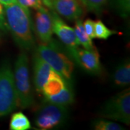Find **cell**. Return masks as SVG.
Wrapping results in <instances>:
<instances>
[{
	"label": "cell",
	"instance_id": "cell-2",
	"mask_svg": "<svg viewBox=\"0 0 130 130\" xmlns=\"http://www.w3.org/2000/svg\"><path fill=\"white\" fill-rule=\"evenodd\" d=\"M36 51L51 67L54 71L66 80H70L74 70L73 60L64 53L58 43L51 39L48 43H41Z\"/></svg>",
	"mask_w": 130,
	"mask_h": 130
},
{
	"label": "cell",
	"instance_id": "cell-25",
	"mask_svg": "<svg viewBox=\"0 0 130 130\" xmlns=\"http://www.w3.org/2000/svg\"><path fill=\"white\" fill-rule=\"evenodd\" d=\"M0 41H1V36H0Z\"/></svg>",
	"mask_w": 130,
	"mask_h": 130
},
{
	"label": "cell",
	"instance_id": "cell-23",
	"mask_svg": "<svg viewBox=\"0 0 130 130\" xmlns=\"http://www.w3.org/2000/svg\"><path fill=\"white\" fill-rule=\"evenodd\" d=\"M0 29L4 31L8 30L6 20H5V12H4V9H3V7H2L1 3H0Z\"/></svg>",
	"mask_w": 130,
	"mask_h": 130
},
{
	"label": "cell",
	"instance_id": "cell-4",
	"mask_svg": "<svg viewBox=\"0 0 130 130\" xmlns=\"http://www.w3.org/2000/svg\"><path fill=\"white\" fill-rule=\"evenodd\" d=\"M13 72L18 106L29 108L33 104V97L29 78L28 57L25 51H23L18 56Z\"/></svg>",
	"mask_w": 130,
	"mask_h": 130
},
{
	"label": "cell",
	"instance_id": "cell-19",
	"mask_svg": "<svg viewBox=\"0 0 130 130\" xmlns=\"http://www.w3.org/2000/svg\"><path fill=\"white\" fill-rule=\"evenodd\" d=\"M93 127L97 130H121L124 128L116 122L105 119H98L93 121Z\"/></svg>",
	"mask_w": 130,
	"mask_h": 130
},
{
	"label": "cell",
	"instance_id": "cell-5",
	"mask_svg": "<svg viewBox=\"0 0 130 130\" xmlns=\"http://www.w3.org/2000/svg\"><path fill=\"white\" fill-rule=\"evenodd\" d=\"M101 116L129 125L130 90L125 89L108 100L100 111Z\"/></svg>",
	"mask_w": 130,
	"mask_h": 130
},
{
	"label": "cell",
	"instance_id": "cell-22",
	"mask_svg": "<svg viewBox=\"0 0 130 130\" xmlns=\"http://www.w3.org/2000/svg\"><path fill=\"white\" fill-rule=\"evenodd\" d=\"M83 27L86 33L92 40L95 38V21L90 19H87L83 23Z\"/></svg>",
	"mask_w": 130,
	"mask_h": 130
},
{
	"label": "cell",
	"instance_id": "cell-9",
	"mask_svg": "<svg viewBox=\"0 0 130 130\" xmlns=\"http://www.w3.org/2000/svg\"><path fill=\"white\" fill-rule=\"evenodd\" d=\"M35 32L42 43H48L52 39L53 20L51 11L43 6L37 9L35 16Z\"/></svg>",
	"mask_w": 130,
	"mask_h": 130
},
{
	"label": "cell",
	"instance_id": "cell-18",
	"mask_svg": "<svg viewBox=\"0 0 130 130\" xmlns=\"http://www.w3.org/2000/svg\"><path fill=\"white\" fill-rule=\"evenodd\" d=\"M117 33L116 31L111 30L107 28L101 20H97L95 22V36L99 39H108L112 35Z\"/></svg>",
	"mask_w": 130,
	"mask_h": 130
},
{
	"label": "cell",
	"instance_id": "cell-12",
	"mask_svg": "<svg viewBox=\"0 0 130 130\" xmlns=\"http://www.w3.org/2000/svg\"><path fill=\"white\" fill-rule=\"evenodd\" d=\"M44 98L45 101L61 106H67L72 104L74 101V93L72 85L70 84V80H66L64 88L59 93Z\"/></svg>",
	"mask_w": 130,
	"mask_h": 130
},
{
	"label": "cell",
	"instance_id": "cell-3",
	"mask_svg": "<svg viewBox=\"0 0 130 130\" xmlns=\"http://www.w3.org/2000/svg\"><path fill=\"white\" fill-rule=\"evenodd\" d=\"M18 106L14 72L9 61L0 64V117L7 116Z\"/></svg>",
	"mask_w": 130,
	"mask_h": 130
},
{
	"label": "cell",
	"instance_id": "cell-15",
	"mask_svg": "<svg viewBox=\"0 0 130 130\" xmlns=\"http://www.w3.org/2000/svg\"><path fill=\"white\" fill-rule=\"evenodd\" d=\"M74 33L77 38V40L85 49H92L95 47L93 46L92 39L89 37L86 33L83 27V23L80 19L76 20L75 26L74 28Z\"/></svg>",
	"mask_w": 130,
	"mask_h": 130
},
{
	"label": "cell",
	"instance_id": "cell-1",
	"mask_svg": "<svg viewBox=\"0 0 130 130\" xmlns=\"http://www.w3.org/2000/svg\"><path fill=\"white\" fill-rule=\"evenodd\" d=\"M4 12L7 28L17 46L24 51L32 50L36 46V42L28 8L15 2L5 5Z\"/></svg>",
	"mask_w": 130,
	"mask_h": 130
},
{
	"label": "cell",
	"instance_id": "cell-11",
	"mask_svg": "<svg viewBox=\"0 0 130 130\" xmlns=\"http://www.w3.org/2000/svg\"><path fill=\"white\" fill-rule=\"evenodd\" d=\"M33 64V81L38 92L41 93L43 87L46 84L53 69L50 65L44 61L36 51L32 57Z\"/></svg>",
	"mask_w": 130,
	"mask_h": 130
},
{
	"label": "cell",
	"instance_id": "cell-21",
	"mask_svg": "<svg viewBox=\"0 0 130 130\" xmlns=\"http://www.w3.org/2000/svg\"><path fill=\"white\" fill-rule=\"evenodd\" d=\"M16 2L24 7L32 8L36 10L43 7L42 0H16Z\"/></svg>",
	"mask_w": 130,
	"mask_h": 130
},
{
	"label": "cell",
	"instance_id": "cell-14",
	"mask_svg": "<svg viewBox=\"0 0 130 130\" xmlns=\"http://www.w3.org/2000/svg\"><path fill=\"white\" fill-rule=\"evenodd\" d=\"M113 81L118 88H124L130 83V62L129 59L117 66L113 74Z\"/></svg>",
	"mask_w": 130,
	"mask_h": 130
},
{
	"label": "cell",
	"instance_id": "cell-20",
	"mask_svg": "<svg viewBox=\"0 0 130 130\" xmlns=\"http://www.w3.org/2000/svg\"><path fill=\"white\" fill-rule=\"evenodd\" d=\"M116 12L123 18H127L130 12V0H113Z\"/></svg>",
	"mask_w": 130,
	"mask_h": 130
},
{
	"label": "cell",
	"instance_id": "cell-10",
	"mask_svg": "<svg viewBox=\"0 0 130 130\" xmlns=\"http://www.w3.org/2000/svg\"><path fill=\"white\" fill-rule=\"evenodd\" d=\"M77 65L91 74H100L101 72V64L100 56L95 48L92 49L78 48Z\"/></svg>",
	"mask_w": 130,
	"mask_h": 130
},
{
	"label": "cell",
	"instance_id": "cell-8",
	"mask_svg": "<svg viewBox=\"0 0 130 130\" xmlns=\"http://www.w3.org/2000/svg\"><path fill=\"white\" fill-rule=\"evenodd\" d=\"M46 8L70 20L79 19L84 10L79 0H42Z\"/></svg>",
	"mask_w": 130,
	"mask_h": 130
},
{
	"label": "cell",
	"instance_id": "cell-13",
	"mask_svg": "<svg viewBox=\"0 0 130 130\" xmlns=\"http://www.w3.org/2000/svg\"><path fill=\"white\" fill-rule=\"evenodd\" d=\"M65 81L66 79L62 78L55 71H53L42 89L41 93L43 94L44 98L54 95L59 93L64 88L66 83Z\"/></svg>",
	"mask_w": 130,
	"mask_h": 130
},
{
	"label": "cell",
	"instance_id": "cell-17",
	"mask_svg": "<svg viewBox=\"0 0 130 130\" xmlns=\"http://www.w3.org/2000/svg\"><path fill=\"white\" fill-rule=\"evenodd\" d=\"M79 2L88 11L96 14L102 12L104 5L107 0H79Z\"/></svg>",
	"mask_w": 130,
	"mask_h": 130
},
{
	"label": "cell",
	"instance_id": "cell-16",
	"mask_svg": "<svg viewBox=\"0 0 130 130\" xmlns=\"http://www.w3.org/2000/svg\"><path fill=\"white\" fill-rule=\"evenodd\" d=\"M30 127V122L23 113L17 112L12 114L9 122V129L28 130Z\"/></svg>",
	"mask_w": 130,
	"mask_h": 130
},
{
	"label": "cell",
	"instance_id": "cell-6",
	"mask_svg": "<svg viewBox=\"0 0 130 130\" xmlns=\"http://www.w3.org/2000/svg\"><path fill=\"white\" fill-rule=\"evenodd\" d=\"M67 113V106L45 101L36 113L35 124L40 129H51L64 122Z\"/></svg>",
	"mask_w": 130,
	"mask_h": 130
},
{
	"label": "cell",
	"instance_id": "cell-7",
	"mask_svg": "<svg viewBox=\"0 0 130 130\" xmlns=\"http://www.w3.org/2000/svg\"><path fill=\"white\" fill-rule=\"evenodd\" d=\"M50 11L53 20V32L63 43L70 58L77 64V51L79 44L77 40L74 29L65 23L58 14L51 10Z\"/></svg>",
	"mask_w": 130,
	"mask_h": 130
},
{
	"label": "cell",
	"instance_id": "cell-24",
	"mask_svg": "<svg viewBox=\"0 0 130 130\" xmlns=\"http://www.w3.org/2000/svg\"><path fill=\"white\" fill-rule=\"evenodd\" d=\"M15 2H16V0H0V3L3 5H10Z\"/></svg>",
	"mask_w": 130,
	"mask_h": 130
}]
</instances>
